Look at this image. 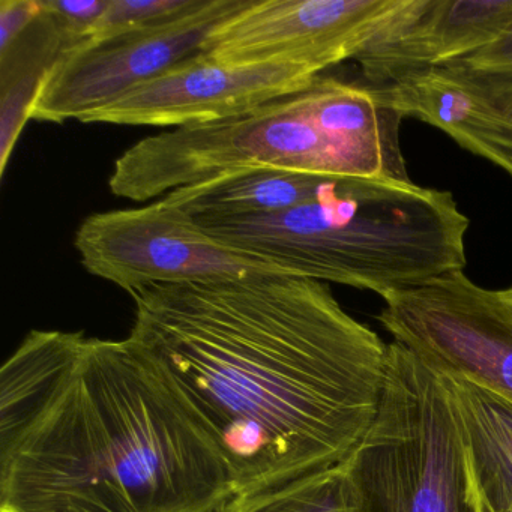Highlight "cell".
<instances>
[{
    "mask_svg": "<svg viewBox=\"0 0 512 512\" xmlns=\"http://www.w3.org/2000/svg\"><path fill=\"white\" fill-rule=\"evenodd\" d=\"M74 248L89 274L128 293L155 284L292 275L221 241L163 199L139 208L89 215L77 229Z\"/></svg>",
    "mask_w": 512,
    "mask_h": 512,
    "instance_id": "6",
    "label": "cell"
},
{
    "mask_svg": "<svg viewBox=\"0 0 512 512\" xmlns=\"http://www.w3.org/2000/svg\"><path fill=\"white\" fill-rule=\"evenodd\" d=\"M233 497L128 338L32 331L0 370V512H221Z\"/></svg>",
    "mask_w": 512,
    "mask_h": 512,
    "instance_id": "2",
    "label": "cell"
},
{
    "mask_svg": "<svg viewBox=\"0 0 512 512\" xmlns=\"http://www.w3.org/2000/svg\"><path fill=\"white\" fill-rule=\"evenodd\" d=\"M295 277L392 293L463 271L469 220L448 191L343 178L323 199L274 214L196 220Z\"/></svg>",
    "mask_w": 512,
    "mask_h": 512,
    "instance_id": "3",
    "label": "cell"
},
{
    "mask_svg": "<svg viewBox=\"0 0 512 512\" xmlns=\"http://www.w3.org/2000/svg\"><path fill=\"white\" fill-rule=\"evenodd\" d=\"M473 103L472 115L449 137L512 178V98L484 101L473 97Z\"/></svg>",
    "mask_w": 512,
    "mask_h": 512,
    "instance_id": "15",
    "label": "cell"
},
{
    "mask_svg": "<svg viewBox=\"0 0 512 512\" xmlns=\"http://www.w3.org/2000/svg\"><path fill=\"white\" fill-rule=\"evenodd\" d=\"M250 0H205L197 10L154 29L80 44L47 71L31 121H82L131 89L202 53L217 26Z\"/></svg>",
    "mask_w": 512,
    "mask_h": 512,
    "instance_id": "8",
    "label": "cell"
},
{
    "mask_svg": "<svg viewBox=\"0 0 512 512\" xmlns=\"http://www.w3.org/2000/svg\"><path fill=\"white\" fill-rule=\"evenodd\" d=\"M128 340L220 455L235 496L343 463L370 430L388 344L292 275L130 293Z\"/></svg>",
    "mask_w": 512,
    "mask_h": 512,
    "instance_id": "1",
    "label": "cell"
},
{
    "mask_svg": "<svg viewBox=\"0 0 512 512\" xmlns=\"http://www.w3.org/2000/svg\"><path fill=\"white\" fill-rule=\"evenodd\" d=\"M343 178L262 169L221 176L163 197L193 220L274 214L323 199Z\"/></svg>",
    "mask_w": 512,
    "mask_h": 512,
    "instance_id": "13",
    "label": "cell"
},
{
    "mask_svg": "<svg viewBox=\"0 0 512 512\" xmlns=\"http://www.w3.org/2000/svg\"><path fill=\"white\" fill-rule=\"evenodd\" d=\"M41 13V0H0V52L10 49Z\"/></svg>",
    "mask_w": 512,
    "mask_h": 512,
    "instance_id": "19",
    "label": "cell"
},
{
    "mask_svg": "<svg viewBox=\"0 0 512 512\" xmlns=\"http://www.w3.org/2000/svg\"><path fill=\"white\" fill-rule=\"evenodd\" d=\"M377 320L394 343L442 373L476 380L512 401V299L463 271L386 296Z\"/></svg>",
    "mask_w": 512,
    "mask_h": 512,
    "instance_id": "7",
    "label": "cell"
},
{
    "mask_svg": "<svg viewBox=\"0 0 512 512\" xmlns=\"http://www.w3.org/2000/svg\"><path fill=\"white\" fill-rule=\"evenodd\" d=\"M439 373L460 431L467 511L503 512L512 500V401L469 377Z\"/></svg>",
    "mask_w": 512,
    "mask_h": 512,
    "instance_id": "12",
    "label": "cell"
},
{
    "mask_svg": "<svg viewBox=\"0 0 512 512\" xmlns=\"http://www.w3.org/2000/svg\"><path fill=\"white\" fill-rule=\"evenodd\" d=\"M262 169L368 179L361 163L317 124L299 91L235 118L145 137L116 160L109 188L113 196L142 203Z\"/></svg>",
    "mask_w": 512,
    "mask_h": 512,
    "instance_id": "4",
    "label": "cell"
},
{
    "mask_svg": "<svg viewBox=\"0 0 512 512\" xmlns=\"http://www.w3.org/2000/svg\"><path fill=\"white\" fill-rule=\"evenodd\" d=\"M508 292H509V296H511V299H512V287H511V289H508Z\"/></svg>",
    "mask_w": 512,
    "mask_h": 512,
    "instance_id": "20",
    "label": "cell"
},
{
    "mask_svg": "<svg viewBox=\"0 0 512 512\" xmlns=\"http://www.w3.org/2000/svg\"><path fill=\"white\" fill-rule=\"evenodd\" d=\"M404 0H250L212 31L202 53L227 64L290 62L317 73L356 56Z\"/></svg>",
    "mask_w": 512,
    "mask_h": 512,
    "instance_id": "9",
    "label": "cell"
},
{
    "mask_svg": "<svg viewBox=\"0 0 512 512\" xmlns=\"http://www.w3.org/2000/svg\"><path fill=\"white\" fill-rule=\"evenodd\" d=\"M437 70L457 80L478 100L512 98V23L493 43Z\"/></svg>",
    "mask_w": 512,
    "mask_h": 512,
    "instance_id": "16",
    "label": "cell"
},
{
    "mask_svg": "<svg viewBox=\"0 0 512 512\" xmlns=\"http://www.w3.org/2000/svg\"><path fill=\"white\" fill-rule=\"evenodd\" d=\"M356 494L346 463L259 493L235 496L221 512H355Z\"/></svg>",
    "mask_w": 512,
    "mask_h": 512,
    "instance_id": "14",
    "label": "cell"
},
{
    "mask_svg": "<svg viewBox=\"0 0 512 512\" xmlns=\"http://www.w3.org/2000/svg\"><path fill=\"white\" fill-rule=\"evenodd\" d=\"M203 2L205 0H110L85 43L163 28L197 10Z\"/></svg>",
    "mask_w": 512,
    "mask_h": 512,
    "instance_id": "17",
    "label": "cell"
},
{
    "mask_svg": "<svg viewBox=\"0 0 512 512\" xmlns=\"http://www.w3.org/2000/svg\"><path fill=\"white\" fill-rule=\"evenodd\" d=\"M511 23L512 0H404L355 61L368 85L388 88L466 58Z\"/></svg>",
    "mask_w": 512,
    "mask_h": 512,
    "instance_id": "11",
    "label": "cell"
},
{
    "mask_svg": "<svg viewBox=\"0 0 512 512\" xmlns=\"http://www.w3.org/2000/svg\"><path fill=\"white\" fill-rule=\"evenodd\" d=\"M344 463L355 512H469L448 386L394 341L376 418Z\"/></svg>",
    "mask_w": 512,
    "mask_h": 512,
    "instance_id": "5",
    "label": "cell"
},
{
    "mask_svg": "<svg viewBox=\"0 0 512 512\" xmlns=\"http://www.w3.org/2000/svg\"><path fill=\"white\" fill-rule=\"evenodd\" d=\"M109 4L110 0H41L43 10L52 17L73 49L88 40Z\"/></svg>",
    "mask_w": 512,
    "mask_h": 512,
    "instance_id": "18",
    "label": "cell"
},
{
    "mask_svg": "<svg viewBox=\"0 0 512 512\" xmlns=\"http://www.w3.org/2000/svg\"><path fill=\"white\" fill-rule=\"evenodd\" d=\"M317 76L307 65L227 64L199 53L80 122L173 128L211 124L296 94Z\"/></svg>",
    "mask_w": 512,
    "mask_h": 512,
    "instance_id": "10",
    "label": "cell"
}]
</instances>
